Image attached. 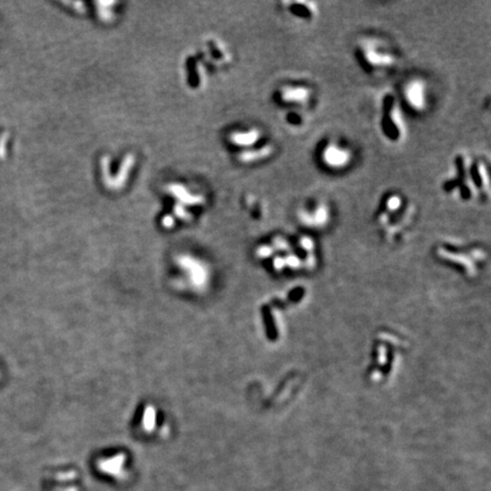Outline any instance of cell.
Wrapping results in <instances>:
<instances>
[{
	"instance_id": "1",
	"label": "cell",
	"mask_w": 491,
	"mask_h": 491,
	"mask_svg": "<svg viewBox=\"0 0 491 491\" xmlns=\"http://www.w3.org/2000/svg\"><path fill=\"white\" fill-rule=\"evenodd\" d=\"M360 65L370 74H382L392 69L398 63L396 54L377 38H362L355 48Z\"/></svg>"
},
{
	"instance_id": "2",
	"label": "cell",
	"mask_w": 491,
	"mask_h": 491,
	"mask_svg": "<svg viewBox=\"0 0 491 491\" xmlns=\"http://www.w3.org/2000/svg\"><path fill=\"white\" fill-rule=\"evenodd\" d=\"M379 127L382 137L390 144H400L406 138V122L395 93H385L381 99Z\"/></svg>"
},
{
	"instance_id": "3",
	"label": "cell",
	"mask_w": 491,
	"mask_h": 491,
	"mask_svg": "<svg viewBox=\"0 0 491 491\" xmlns=\"http://www.w3.org/2000/svg\"><path fill=\"white\" fill-rule=\"evenodd\" d=\"M472 158L465 152H459L454 157V175L446 179L442 183V190L446 193L457 194L463 201H471L476 198V193L473 188L470 166Z\"/></svg>"
},
{
	"instance_id": "4",
	"label": "cell",
	"mask_w": 491,
	"mask_h": 491,
	"mask_svg": "<svg viewBox=\"0 0 491 491\" xmlns=\"http://www.w3.org/2000/svg\"><path fill=\"white\" fill-rule=\"evenodd\" d=\"M318 158L321 165L330 172H342L354 162V151L342 142L327 139L320 146Z\"/></svg>"
},
{
	"instance_id": "5",
	"label": "cell",
	"mask_w": 491,
	"mask_h": 491,
	"mask_svg": "<svg viewBox=\"0 0 491 491\" xmlns=\"http://www.w3.org/2000/svg\"><path fill=\"white\" fill-rule=\"evenodd\" d=\"M314 91L305 83H284L275 91V102L282 106L291 107V109H300L309 105Z\"/></svg>"
},
{
	"instance_id": "6",
	"label": "cell",
	"mask_w": 491,
	"mask_h": 491,
	"mask_svg": "<svg viewBox=\"0 0 491 491\" xmlns=\"http://www.w3.org/2000/svg\"><path fill=\"white\" fill-rule=\"evenodd\" d=\"M332 217L331 207L326 201L315 200L305 204L297 211V219L301 225L308 229H323L329 224Z\"/></svg>"
},
{
	"instance_id": "7",
	"label": "cell",
	"mask_w": 491,
	"mask_h": 491,
	"mask_svg": "<svg viewBox=\"0 0 491 491\" xmlns=\"http://www.w3.org/2000/svg\"><path fill=\"white\" fill-rule=\"evenodd\" d=\"M403 99L406 106L416 114H422L429 105L427 85L421 78H412L403 86Z\"/></svg>"
},
{
	"instance_id": "8",
	"label": "cell",
	"mask_w": 491,
	"mask_h": 491,
	"mask_svg": "<svg viewBox=\"0 0 491 491\" xmlns=\"http://www.w3.org/2000/svg\"><path fill=\"white\" fill-rule=\"evenodd\" d=\"M470 175L476 193V198L488 199L490 196V173L483 159H472Z\"/></svg>"
},
{
	"instance_id": "9",
	"label": "cell",
	"mask_w": 491,
	"mask_h": 491,
	"mask_svg": "<svg viewBox=\"0 0 491 491\" xmlns=\"http://www.w3.org/2000/svg\"><path fill=\"white\" fill-rule=\"evenodd\" d=\"M407 201L402 194L398 192L386 193L379 205L377 213H375V221L381 228L388 224V222L395 215L399 213L405 206Z\"/></svg>"
},
{
	"instance_id": "10",
	"label": "cell",
	"mask_w": 491,
	"mask_h": 491,
	"mask_svg": "<svg viewBox=\"0 0 491 491\" xmlns=\"http://www.w3.org/2000/svg\"><path fill=\"white\" fill-rule=\"evenodd\" d=\"M281 6L284 12L301 22L309 23L319 16V6L314 1H284Z\"/></svg>"
},
{
	"instance_id": "11",
	"label": "cell",
	"mask_w": 491,
	"mask_h": 491,
	"mask_svg": "<svg viewBox=\"0 0 491 491\" xmlns=\"http://www.w3.org/2000/svg\"><path fill=\"white\" fill-rule=\"evenodd\" d=\"M275 152V146L273 144H264L260 147H257L253 150H249L245 152V155L242 156L243 162H258L263 161V159H267L270 157H272Z\"/></svg>"
},
{
	"instance_id": "12",
	"label": "cell",
	"mask_w": 491,
	"mask_h": 491,
	"mask_svg": "<svg viewBox=\"0 0 491 491\" xmlns=\"http://www.w3.org/2000/svg\"><path fill=\"white\" fill-rule=\"evenodd\" d=\"M260 138H262V133L260 131L256 130V128H253V130H248L245 132H239V133H235V142L238 145L246 146V147H250V146H255L259 142Z\"/></svg>"
},
{
	"instance_id": "13",
	"label": "cell",
	"mask_w": 491,
	"mask_h": 491,
	"mask_svg": "<svg viewBox=\"0 0 491 491\" xmlns=\"http://www.w3.org/2000/svg\"><path fill=\"white\" fill-rule=\"evenodd\" d=\"M284 122L291 128H302L307 122V118L301 110L290 109L285 114Z\"/></svg>"
}]
</instances>
